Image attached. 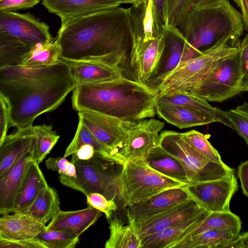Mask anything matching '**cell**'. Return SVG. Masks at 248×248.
<instances>
[{"mask_svg":"<svg viewBox=\"0 0 248 248\" xmlns=\"http://www.w3.org/2000/svg\"><path fill=\"white\" fill-rule=\"evenodd\" d=\"M133 39L131 9L119 7L61 21L56 40L62 60L125 65Z\"/></svg>","mask_w":248,"mask_h":248,"instance_id":"6da1fadb","label":"cell"},{"mask_svg":"<svg viewBox=\"0 0 248 248\" xmlns=\"http://www.w3.org/2000/svg\"><path fill=\"white\" fill-rule=\"evenodd\" d=\"M76 84L65 62L49 65L0 67V94L11 106L10 126L32 125L39 115L59 107Z\"/></svg>","mask_w":248,"mask_h":248,"instance_id":"7a4b0ae2","label":"cell"},{"mask_svg":"<svg viewBox=\"0 0 248 248\" xmlns=\"http://www.w3.org/2000/svg\"><path fill=\"white\" fill-rule=\"evenodd\" d=\"M157 98L155 91L146 84L124 77L76 86L72 105L77 111H92L138 122L155 116Z\"/></svg>","mask_w":248,"mask_h":248,"instance_id":"3957f363","label":"cell"},{"mask_svg":"<svg viewBox=\"0 0 248 248\" xmlns=\"http://www.w3.org/2000/svg\"><path fill=\"white\" fill-rule=\"evenodd\" d=\"M177 28L186 41L184 62L222 43L239 40L244 23L228 0H218L190 9Z\"/></svg>","mask_w":248,"mask_h":248,"instance_id":"277c9868","label":"cell"},{"mask_svg":"<svg viewBox=\"0 0 248 248\" xmlns=\"http://www.w3.org/2000/svg\"><path fill=\"white\" fill-rule=\"evenodd\" d=\"M240 43L239 40H233L216 46L179 63L172 71L150 81L148 85L157 97L176 93H192L219 61L239 51Z\"/></svg>","mask_w":248,"mask_h":248,"instance_id":"5b68a950","label":"cell"},{"mask_svg":"<svg viewBox=\"0 0 248 248\" xmlns=\"http://www.w3.org/2000/svg\"><path fill=\"white\" fill-rule=\"evenodd\" d=\"M187 186L158 172L145 160H134L121 167L118 200L127 207L166 190Z\"/></svg>","mask_w":248,"mask_h":248,"instance_id":"8992f818","label":"cell"},{"mask_svg":"<svg viewBox=\"0 0 248 248\" xmlns=\"http://www.w3.org/2000/svg\"><path fill=\"white\" fill-rule=\"evenodd\" d=\"M71 161L76 166L77 177L60 175L59 180L63 185L80 191L85 196L97 192L109 200H118L121 170H114V167L119 164L96 152L93 158L88 160H79L73 154Z\"/></svg>","mask_w":248,"mask_h":248,"instance_id":"52a82bcc","label":"cell"},{"mask_svg":"<svg viewBox=\"0 0 248 248\" xmlns=\"http://www.w3.org/2000/svg\"><path fill=\"white\" fill-rule=\"evenodd\" d=\"M158 145L182 164L190 180L189 185L222 178L234 172V170L227 165L217 164L200 154L183 138L180 133L161 131Z\"/></svg>","mask_w":248,"mask_h":248,"instance_id":"ba28073f","label":"cell"},{"mask_svg":"<svg viewBox=\"0 0 248 248\" xmlns=\"http://www.w3.org/2000/svg\"><path fill=\"white\" fill-rule=\"evenodd\" d=\"M243 77L238 51L219 61L192 93L208 101L221 102L241 92Z\"/></svg>","mask_w":248,"mask_h":248,"instance_id":"9c48e42d","label":"cell"},{"mask_svg":"<svg viewBox=\"0 0 248 248\" xmlns=\"http://www.w3.org/2000/svg\"><path fill=\"white\" fill-rule=\"evenodd\" d=\"M164 48L162 32L157 35L134 33L129 60L134 79L147 84L156 77Z\"/></svg>","mask_w":248,"mask_h":248,"instance_id":"30bf717a","label":"cell"},{"mask_svg":"<svg viewBox=\"0 0 248 248\" xmlns=\"http://www.w3.org/2000/svg\"><path fill=\"white\" fill-rule=\"evenodd\" d=\"M164 123L155 119H145L136 122L126 135L118 156L123 162L134 160H146L158 145L159 136Z\"/></svg>","mask_w":248,"mask_h":248,"instance_id":"8fae6325","label":"cell"},{"mask_svg":"<svg viewBox=\"0 0 248 248\" xmlns=\"http://www.w3.org/2000/svg\"><path fill=\"white\" fill-rule=\"evenodd\" d=\"M0 32L31 46L53 41L49 26L28 14L0 11Z\"/></svg>","mask_w":248,"mask_h":248,"instance_id":"7c38bea8","label":"cell"},{"mask_svg":"<svg viewBox=\"0 0 248 248\" xmlns=\"http://www.w3.org/2000/svg\"><path fill=\"white\" fill-rule=\"evenodd\" d=\"M238 187L234 172L222 178L186 186L191 198L210 212L230 211L231 200Z\"/></svg>","mask_w":248,"mask_h":248,"instance_id":"4fadbf2b","label":"cell"},{"mask_svg":"<svg viewBox=\"0 0 248 248\" xmlns=\"http://www.w3.org/2000/svg\"><path fill=\"white\" fill-rule=\"evenodd\" d=\"M78 111L79 119L93 135L117 155L128 132L137 122L124 121L92 111L81 110Z\"/></svg>","mask_w":248,"mask_h":248,"instance_id":"5bb4252c","label":"cell"},{"mask_svg":"<svg viewBox=\"0 0 248 248\" xmlns=\"http://www.w3.org/2000/svg\"><path fill=\"white\" fill-rule=\"evenodd\" d=\"M205 210L191 198L156 215L129 222L141 240L148 235L188 219Z\"/></svg>","mask_w":248,"mask_h":248,"instance_id":"9a60e30c","label":"cell"},{"mask_svg":"<svg viewBox=\"0 0 248 248\" xmlns=\"http://www.w3.org/2000/svg\"><path fill=\"white\" fill-rule=\"evenodd\" d=\"M191 198L186 186L163 191L127 207L129 221L142 219L164 212Z\"/></svg>","mask_w":248,"mask_h":248,"instance_id":"2e32d148","label":"cell"},{"mask_svg":"<svg viewBox=\"0 0 248 248\" xmlns=\"http://www.w3.org/2000/svg\"><path fill=\"white\" fill-rule=\"evenodd\" d=\"M35 141L36 132L33 125L18 128L15 133L4 137L0 142V178L25 154L32 152L33 155Z\"/></svg>","mask_w":248,"mask_h":248,"instance_id":"e0dca14e","label":"cell"},{"mask_svg":"<svg viewBox=\"0 0 248 248\" xmlns=\"http://www.w3.org/2000/svg\"><path fill=\"white\" fill-rule=\"evenodd\" d=\"M125 0H42V4L61 21L114 9Z\"/></svg>","mask_w":248,"mask_h":248,"instance_id":"ac0fdd59","label":"cell"},{"mask_svg":"<svg viewBox=\"0 0 248 248\" xmlns=\"http://www.w3.org/2000/svg\"><path fill=\"white\" fill-rule=\"evenodd\" d=\"M64 61L76 86L102 82L125 77V65L98 62Z\"/></svg>","mask_w":248,"mask_h":248,"instance_id":"d6986e66","label":"cell"},{"mask_svg":"<svg viewBox=\"0 0 248 248\" xmlns=\"http://www.w3.org/2000/svg\"><path fill=\"white\" fill-rule=\"evenodd\" d=\"M210 213L205 210L188 219L145 237L141 240V248H175Z\"/></svg>","mask_w":248,"mask_h":248,"instance_id":"ffe728a7","label":"cell"},{"mask_svg":"<svg viewBox=\"0 0 248 248\" xmlns=\"http://www.w3.org/2000/svg\"><path fill=\"white\" fill-rule=\"evenodd\" d=\"M30 152L18 159L6 174L0 178V214L11 213L25 174L34 161Z\"/></svg>","mask_w":248,"mask_h":248,"instance_id":"44dd1931","label":"cell"},{"mask_svg":"<svg viewBox=\"0 0 248 248\" xmlns=\"http://www.w3.org/2000/svg\"><path fill=\"white\" fill-rule=\"evenodd\" d=\"M0 218V239L17 241L33 239L46 228L28 214L17 212Z\"/></svg>","mask_w":248,"mask_h":248,"instance_id":"7402d4cb","label":"cell"},{"mask_svg":"<svg viewBox=\"0 0 248 248\" xmlns=\"http://www.w3.org/2000/svg\"><path fill=\"white\" fill-rule=\"evenodd\" d=\"M102 213L100 210L89 206L77 211L61 210L46 226V229L69 230L79 236L97 221Z\"/></svg>","mask_w":248,"mask_h":248,"instance_id":"603a6c76","label":"cell"},{"mask_svg":"<svg viewBox=\"0 0 248 248\" xmlns=\"http://www.w3.org/2000/svg\"><path fill=\"white\" fill-rule=\"evenodd\" d=\"M157 100L166 103L185 107L212 118L234 130L227 111L211 105L208 101L193 93H176L157 97Z\"/></svg>","mask_w":248,"mask_h":248,"instance_id":"cb8c5ba5","label":"cell"},{"mask_svg":"<svg viewBox=\"0 0 248 248\" xmlns=\"http://www.w3.org/2000/svg\"><path fill=\"white\" fill-rule=\"evenodd\" d=\"M162 34L164 48L158 73L153 79L170 72L183 62L186 41L178 28L165 25L162 27Z\"/></svg>","mask_w":248,"mask_h":248,"instance_id":"d4e9b609","label":"cell"},{"mask_svg":"<svg viewBox=\"0 0 248 248\" xmlns=\"http://www.w3.org/2000/svg\"><path fill=\"white\" fill-rule=\"evenodd\" d=\"M155 111L167 123L179 128H186L215 122L212 118L185 107L156 100Z\"/></svg>","mask_w":248,"mask_h":248,"instance_id":"484cf974","label":"cell"},{"mask_svg":"<svg viewBox=\"0 0 248 248\" xmlns=\"http://www.w3.org/2000/svg\"><path fill=\"white\" fill-rule=\"evenodd\" d=\"M39 165L33 161L29 167L11 213L27 209L34 201L39 192L48 186Z\"/></svg>","mask_w":248,"mask_h":248,"instance_id":"4316f807","label":"cell"},{"mask_svg":"<svg viewBox=\"0 0 248 248\" xmlns=\"http://www.w3.org/2000/svg\"><path fill=\"white\" fill-rule=\"evenodd\" d=\"M145 161L153 169L168 177L188 185L190 184L182 164L158 145L152 151Z\"/></svg>","mask_w":248,"mask_h":248,"instance_id":"83f0119b","label":"cell"},{"mask_svg":"<svg viewBox=\"0 0 248 248\" xmlns=\"http://www.w3.org/2000/svg\"><path fill=\"white\" fill-rule=\"evenodd\" d=\"M61 210L60 201L56 190L48 186L39 192L29 208L20 212L29 214L46 225Z\"/></svg>","mask_w":248,"mask_h":248,"instance_id":"f1b7e54d","label":"cell"},{"mask_svg":"<svg viewBox=\"0 0 248 248\" xmlns=\"http://www.w3.org/2000/svg\"><path fill=\"white\" fill-rule=\"evenodd\" d=\"M92 145L96 153H99L107 158L123 165V162L118 157L117 154L110 148L99 141L79 119L78 124L75 136L71 143L68 146L63 155L67 157L72 155L83 144Z\"/></svg>","mask_w":248,"mask_h":248,"instance_id":"f546056e","label":"cell"},{"mask_svg":"<svg viewBox=\"0 0 248 248\" xmlns=\"http://www.w3.org/2000/svg\"><path fill=\"white\" fill-rule=\"evenodd\" d=\"M108 221L110 235L106 248H141V240L130 222L125 225L116 217Z\"/></svg>","mask_w":248,"mask_h":248,"instance_id":"4dcf8cb0","label":"cell"},{"mask_svg":"<svg viewBox=\"0 0 248 248\" xmlns=\"http://www.w3.org/2000/svg\"><path fill=\"white\" fill-rule=\"evenodd\" d=\"M241 229V221L240 217L230 211L212 212L186 238L210 230L230 232L237 236L239 234Z\"/></svg>","mask_w":248,"mask_h":248,"instance_id":"1f68e13d","label":"cell"},{"mask_svg":"<svg viewBox=\"0 0 248 248\" xmlns=\"http://www.w3.org/2000/svg\"><path fill=\"white\" fill-rule=\"evenodd\" d=\"M237 236L227 231L207 230L186 238L175 248H225Z\"/></svg>","mask_w":248,"mask_h":248,"instance_id":"d6a6232c","label":"cell"},{"mask_svg":"<svg viewBox=\"0 0 248 248\" xmlns=\"http://www.w3.org/2000/svg\"><path fill=\"white\" fill-rule=\"evenodd\" d=\"M34 46L0 32V67L20 65L26 55Z\"/></svg>","mask_w":248,"mask_h":248,"instance_id":"836d02e7","label":"cell"},{"mask_svg":"<svg viewBox=\"0 0 248 248\" xmlns=\"http://www.w3.org/2000/svg\"><path fill=\"white\" fill-rule=\"evenodd\" d=\"M61 58L60 47L56 40L45 45L33 47L20 65H49L58 62Z\"/></svg>","mask_w":248,"mask_h":248,"instance_id":"e575fe53","label":"cell"},{"mask_svg":"<svg viewBox=\"0 0 248 248\" xmlns=\"http://www.w3.org/2000/svg\"><path fill=\"white\" fill-rule=\"evenodd\" d=\"M36 141L33 159L38 164L49 154L58 141L60 136L53 130L51 125H35Z\"/></svg>","mask_w":248,"mask_h":248,"instance_id":"d590c367","label":"cell"},{"mask_svg":"<svg viewBox=\"0 0 248 248\" xmlns=\"http://www.w3.org/2000/svg\"><path fill=\"white\" fill-rule=\"evenodd\" d=\"M33 239L41 242L47 248H74L79 242V236L69 230L46 228Z\"/></svg>","mask_w":248,"mask_h":248,"instance_id":"8d00e7d4","label":"cell"},{"mask_svg":"<svg viewBox=\"0 0 248 248\" xmlns=\"http://www.w3.org/2000/svg\"><path fill=\"white\" fill-rule=\"evenodd\" d=\"M183 138L196 151L209 160L220 165H225L216 149L205 135L194 130L181 133Z\"/></svg>","mask_w":248,"mask_h":248,"instance_id":"74e56055","label":"cell"},{"mask_svg":"<svg viewBox=\"0 0 248 248\" xmlns=\"http://www.w3.org/2000/svg\"><path fill=\"white\" fill-rule=\"evenodd\" d=\"M228 117L236 131L248 145V103L227 111Z\"/></svg>","mask_w":248,"mask_h":248,"instance_id":"f35d334b","label":"cell"},{"mask_svg":"<svg viewBox=\"0 0 248 248\" xmlns=\"http://www.w3.org/2000/svg\"><path fill=\"white\" fill-rule=\"evenodd\" d=\"M86 197L88 206H92L101 211L105 214L108 220L111 218L113 213L118 209L116 201L109 200L99 193H91L87 194Z\"/></svg>","mask_w":248,"mask_h":248,"instance_id":"ab89813d","label":"cell"},{"mask_svg":"<svg viewBox=\"0 0 248 248\" xmlns=\"http://www.w3.org/2000/svg\"><path fill=\"white\" fill-rule=\"evenodd\" d=\"M0 142L7 135L10 126L11 106L7 98L0 94Z\"/></svg>","mask_w":248,"mask_h":248,"instance_id":"60d3db41","label":"cell"},{"mask_svg":"<svg viewBox=\"0 0 248 248\" xmlns=\"http://www.w3.org/2000/svg\"><path fill=\"white\" fill-rule=\"evenodd\" d=\"M40 0H0V11L13 12L33 7Z\"/></svg>","mask_w":248,"mask_h":248,"instance_id":"b9f144b4","label":"cell"},{"mask_svg":"<svg viewBox=\"0 0 248 248\" xmlns=\"http://www.w3.org/2000/svg\"><path fill=\"white\" fill-rule=\"evenodd\" d=\"M0 248H47L41 242L35 239L10 241L0 239Z\"/></svg>","mask_w":248,"mask_h":248,"instance_id":"7bdbcfd3","label":"cell"},{"mask_svg":"<svg viewBox=\"0 0 248 248\" xmlns=\"http://www.w3.org/2000/svg\"><path fill=\"white\" fill-rule=\"evenodd\" d=\"M191 0H179L169 24L178 27L190 9Z\"/></svg>","mask_w":248,"mask_h":248,"instance_id":"ee69618b","label":"cell"},{"mask_svg":"<svg viewBox=\"0 0 248 248\" xmlns=\"http://www.w3.org/2000/svg\"><path fill=\"white\" fill-rule=\"evenodd\" d=\"M157 22L160 26L169 24L168 0H153Z\"/></svg>","mask_w":248,"mask_h":248,"instance_id":"f6af8a7d","label":"cell"},{"mask_svg":"<svg viewBox=\"0 0 248 248\" xmlns=\"http://www.w3.org/2000/svg\"><path fill=\"white\" fill-rule=\"evenodd\" d=\"M69 161L66 157H49L45 161V164L48 170L57 171L60 175H66Z\"/></svg>","mask_w":248,"mask_h":248,"instance_id":"bcb514c9","label":"cell"},{"mask_svg":"<svg viewBox=\"0 0 248 248\" xmlns=\"http://www.w3.org/2000/svg\"><path fill=\"white\" fill-rule=\"evenodd\" d=\"M239 60L243 76L248 72V34L240 43Z\"/></svg>","mask_w":248,"mask_h":248,"instance_id":"7dc6e473","label":"cell"},{"mask_svg":"<svg viewBox=\"0 0 248 248\" xmlns=\"http://www.w3.org/2000/svg\"><path fill=\"white\" fill-rule=\"evenodd\" d=\"M237 175L240 181L243 192L248 197V160L239 166Z\"/></svg>","mask_w":248,"mask_h":248,"instance_id":"c3c4849f","label":"cell"},{"mask_svg":"<svg viewBox=\"0 0 248 248\" xmlns=\"http://www.w3.org/2000/svg\"><path fill=\"white\" fill-rule=\"evenodd\" d=\"M95 152L94 148L92 145L86 144L81 146L74 154L79 160H88L93 157Z\"/></svg>","mask_w":248,"mask_h":248,"instance_id":"681fc988","label":"cell"},{"mask_svg":"<svg viewBox=\"0 0 248 248\" xmlns=\"http://www.w3.org/2000/svg\"><path fill=\"white\" fill-rule=\"evenodd\" d=\"M225 248H248V232L239 234Z\"/></svg>","mask_w":248,"mask_h":248,"instance_id":"f907efd6","label":"cell"},{"mask_svg":"<svg viewBox=\"0 0 248 248\" xmlns=\"http://www.w3.org/2000/svg\"><path fill=\"white\" fill-rule=\"evenodd\" d=\"M241 11L244 24L248 30V0H235Z\"/></svg>","mask_w":248,"mask_h":248,"instance_id":"816d5d0a","label":"cell"},{"mask_svg":"<svg viewBox=\"0 0 248 248\" xmlns=\"http://www.w3.org/2000/svg\"><path fill=\"white\" fill-rule=\"evenodd\" d=\"M218 0H191L190 9L202 7Z\"/></svg>","mask_w":248,"mask_h":248,"instance_id":"f5cc1de1","label":"cell"},{"mask_svg":"<svg viewBox=\"0 0 248 248\" xmlns=\"http://www.w3.org/2000/svg\"><path fill=\"white\" fill-rule=\"evenodd\" d=\"M178 0H168V15L169 20L172 15L173 14Z\"/></svg>","mask_w":248,"mask_h":248,"instance_id":"db71d44e","label":"cell"},{"mask_svg":"<svg viewBox=\"0 0 248 248\" xmlns=\"http://www.w3.org/2000/svg\"><path fill=\"white\" fill-rule=\"evenodd\" d=\"M241 92H248V72L243 77L241 83Z\"/></svg>","mask_w":248,"mask_h":248,"instance_id":"11a10c76","label":"cell"},{"mask_svg":"<svg viewBox=\"0 0 248 248\" xmlns=\"http://www.w3.org/2000/svg\"><path fill=\"white\" fill-rule=\"evenodd\" d=\"M127 3L132 4L134 7H138L144 2H146L147 0H125Z\"/></svg>","mask_w":248,"mask_h":248,"instance_id":"9f6ffc18","label":"cell"}]
</instances>
